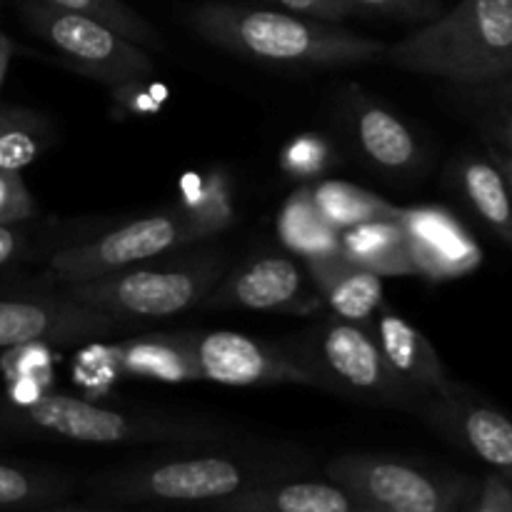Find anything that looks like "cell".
Here are the masks:
<instances>
[{
  "label": "cell",
  "mask_w": 512,
  "mask_h": 512,
  "mask_svg": "<svg viewBox=\"0 0 512 512\" xmlns=\"http://www.w3.org/2000/svg\"><path fill=\"white\" fill-rule=\"evenodd\" d=\"M195 445H175V453L118 465L85 480V498L65 510L120 508H200L228 495L280 478H298L313 458L295 445H250L188 453Z\"/></svg>",
  "instance_id": "obj_1"
},
{
  "label": "cell",
  "mask_w": 512,
  "mask_h": 512,
  "mask_svg": "<svg viewBox=\"0 0 512 512\" xmlns=\"http://www.w3.org/2000/svg\"><path fill=\"white\" fill-rule=\"evenodd\" d=\"M185 20L205 43L280 68H345L385 55L380 40L288 10L208 0L195 5Z\"/></svg>",
  "instance_id": "obj_2"
},
{
  "label": "cell",
  "mask_w": 512,
  "mask_h": 512,
  "mask_svg": "<svg viewBox=\"0 0 512 512\" xmlns=\"http://www.w3.org/2000/svg\"><path fill=\"white\" fill-rule=\"evenodd\" d=\"M0 433L80 445H220V423L160 410H118L65 393L0 398Z\"/></svg>",
  "instance_id": "obj_3"
},
{
  "label": "cell",
  "mask_w": 512,
  "mask_h": 512,
  "mask_svg": "<svg viewBox=\"0 0 512 512\" xmlns=\"http://www.w3.org/2000/svg\"><path fill=\"white\" fill-rule=\"evenodd\" d=\"M383 58L463 88L498 83L512 73V0H460L385 48Z\"/></svg>",
  "instance_id": "obj_4"
},
{
  "label": "cell",
  "mask_w": 512,
  "mask_h": 512,
  "mask_svg": "<svg viewBox=\"0 0 512 512\" xmlns=\"http://www.w3.org/2000/svg\"><path fill=\"white\" fill-rule=\"evenodd\" d=\"M228 268L230 258L225 250L198 243L195 250L175 258L160 255L103 278L58 288L88 308L143 325V320L173 318L198 310Z\"/></svg>",
  "instance_id": "obj_5"
},
{
  "label": "cell",
  "mask_w": 512,
  "mask_h": 512,
  "mask_svg": "<svg viewBox=\"0 0 512 512\" xmlns=\"http://www.w3.org/2000/svg\"><path fill=\"white\" fill-rule=\"evenodd\" d=\"M305 365L315 388L355 403L415 410L420 398L380 350L373 325L328 315L285 343Z\"/></svg>",
  "instance_id": "obj_6"
},
{
  "label": "cell",
  "mask_w": 512,
  "mask_h": 512,
  "mask_svg": "<svg viewBox=\"0 0 512 512\" xmlns=\"http://www.w3.org/2000/svg\"><path fill=\"white\" fill-rule=\"evenodd\" d=\"M325 478L353 498L358 512L468 510L475 480L433 470L418 460L385 453H343L325 465Z\"/></svg>",
  "instance_id": "obj_7"
},
{
  "label": "cell",
  "mask_w": 512,
  "mask_h": 512,
  "mask_svg": "<svg viewBox=\"0 0 512 512\" xmlns=\"http://www.w3.org/2000/svg\"><path fill=\"white\" fill-rule=\"evenodd\" d=\"M208 238H213L210 230L203 228L183 205H175L173 210L135 218L108 233L55 250L50 255L48 278L55 285L85 283L175 250L195 248Z\"/></svg>",
  "instance_id": "obj_8"
},
{
  "label": "cell",
  "mask_w": 512,
  "mask_h": 512,
  "mask_svg": "<svg viewBox=\"0 0 512 512\" xmlns=\"http://www.w3.org/2000/svg\"><path fill=\"white\" fill-rule=\"evenodd\" d=\"M23 18L40 40L58 50L63 63L103 85L133 78H150L155 60L148 48L125 38L103 20L73 10L55 8L40 0H20Z\"/></svg>",
  "instance_id": "obj_9"
},
{
  "label": "cell",
  "mask_w": 512,
  "mask_h": 512,
  "mask_svg": "<svg viewBox=\"0 0 512 512\" xmlns=\"http://www.w3.org/2000/svg\"><path fill=\"white\" fill-rule=\"evenodd\" d=\"M133 325L78 303L60 288L50 293H0V353L25 345H80Z\"/></svg>",
  "instance_id": "obj_10"
},
{
  "label": "cell",
  "mask_w": 512,
  "mask_h": 512,
  "mask_svg": "<svg viewBox=\"0 0 512 512\" xmlns=\"http://www.w3.org/2000/svg\"><path fill=\"white\" fill-rule=\"evenodd\" d=\"M198 310L318 315L325 313V305L303 260L283 253H260L243 260L238 268H228Z\"/></svg>",
  "instance_id": "obj_11"
},
{
  "label": "cell",
  "mask_w": 512,
  "mask_h": 512,
  "mask_svg": "<svg viewBox=\"0 0 512 512\" xmlns=\"http://www.w3.org/2000/svg\"><path fill=\"white\" fill-rule=\"evenodd\" d=\"M190 348L200 380L230 388L303 385L315 388L305 365L288 345L268 343L233 330H190Z\"/></svg>",
  "instance_id": "obj_12"
},
{
  "label": "cell",
  "mask_w": 512,
  "mask_h": 512,
  "mask_svg": "<svg viewBox=\"0 0 512 512\" xmlns=\"http://www.w3.org/2000/svg\"><path fill=\"white\" fill-rule=\"evenodd\" d=\"M410 260L418 278L430 283L463 278L483 263V250L468 228L443 205L400 210Z\"/></svg>",
  "instance_id": "obj_13"
},
{
  "label": "cell",
  "mask_w": 512,
  "mask_h": 512,
  "mask_svg": "<svg viewBox=\"0 0 512 512\" xmlns=\"http://www.w3.org/2000/svg\"><path fill=\"white\" fill-rule=\"evenodd\" d=\"M413 413L493 468L503 473L512 468V420L473 400L455 383L443 393L420 400Z\"/></svg>",
  "instance_id": "obj_14"
},
{
  "label": "cell",
  "mask_w": 512,
  "mask_h": 512,
  "mask_svg": "<svg viewBox=\"0 0 512 512\" xmlns=\"http://www.w3.org/2000/svg\"><path fill=\"white\" fill-rule=\"evenodd\" d=\"M345 123L360 158L370 168L390 178H413L420 173L425 150L418 135L398 113L365 95L360 88H350L345 95Z\"/></svg>",
  "instance_id": "obj_15"
},
{
  "label": "cell",
  "mask_w": 512,
  "mask_h": 512,
  "mask_svg": "<svg viewBox=\"0 0 512 512\" xmlns=\"http://www.w3.org/2000/svg\"><path fill=\"white\" fill-rule=\"evenodd\" d=\"M303 265L323 300L325 313L348 323L373 325L385 298L383 275L353 263L340 250L303 260Z\"/></svg>",
  "instance_id": "obj_16"
},
{
  "label": "cell",
  "mask_w": 512,
  "mask_h": 512,
  "mask_svg": "<svg viewBox=\"0 0 512 512\" xmlns=\"http://www.w3.org/2000/svg\"><path fill=\"white\" fill-rule=\"evenodd\" d=\"M373 333L390 368L415 390L420 400L443 393L453 385L433 343L385 303L375 313Z\"/></svg>",
  "instance_id": "obj_17"
},
{
  "label": "cell",
  "mask_w": 512,
  "mask_h": 512,
  "mask_svg": "<svg viewBox=\"0 0 512 512\" xmlns=\"http://www.w3.org/2000/svg\"><path fill=\"white\" fill-rule=\"evenodd\" d=\"M100 358L115 373L128 378H148L158 383H195L200 380L190 348V330L148 333L100 348Z\"/></svg>",
  "instance_id": "obj_18"
},
{
  "label": "cell",
  "mask_w": 512,
  "mask_h": 512,
  "mask_svg": "<svg viewBox=\"0 0 512 512\" xmlns=\"http://www.w3.org/2000/svg\"><path fill=\"white\" fill-rule=\"evenodd\" d=\"M208 512H358L353 498L333 480L280 478L208 503Z\"/></svg>",
  "instance_id": "obj_19"
},
{
  "label": "cell",
  "mask_w": 512,
  "mask_h": 512,
  "mask_svg": "<svg viewBox=\"0 0 512 512\" xmlns=\"http://www.w3.org/2000/svg\"><path fill=\"white\" fill-rule=\"evenodd\" d=\"M340 253L378 275H415L400 215L340 230Z\"/></svg>",
  "instance_id": "obj_20"
},
{
  "label": "cell",
  "mask_w": 512,
  "mask_h": 512,
  "mask_svg": "<svg viewBox=\"0 0 512 512\" xmlns=\"http://www.w3.org/2000/svg\"><path fill=\"white\" fill-rule=\"evenodd\" d=\"M80 480L53 468L0 463V508L65 510L78 495Z\"/></svg>",
  "instance_id": "obj_21"
},
{
  "label": "cell",
  "mask_w": 512,
  "mask_h": 512,
  "mask_svg": "<svg viewBox=\"0 0 512 512\" xmlns=\"http://www.w3.org/2000/svg\"><path fill=\"white\" fill-rule=\"evenodd\" d=\"M278 235L280 243L300 260L320 258L340 250V230H335L320 213L310 185L298 188L285 200L278 215Z\"/></svg>",
  "instance_id": "obj_22"
},
{
  "label": "cell",
  "mask_w": 512,
  "mask_h": 512,
  "mask_svg": "<svg viewBox=\"0 0 512 512\" xmlns=\"http://www.w3.org/2000/svg\"><path fill=\"white\" fill-rule=\"evenodd\" d=\"M458 183L470 208L495 235L512 245V193L503 170L493 160L465 158L458 165Z\"/></svg>",
  "instance_id": "obj_23"
},
{
  "label": "cell",
  "mask_w": 512,
  "mask_h": 512,
  "mask_svg": "<svg viewBox=\"0 0 512 512\" xmlns=\"http://www.w3.org/2000/svg\"><path fill=\"white\" fill-rule=\"evenodd\" d=\"M310 193H313L320 213L335 230L353 228V225L378 218H398L403 210L385 200L383 195L370 193V190L345 183V180H323L318 185H310Z\"/></svg>",
  "instance_id": "obj_24"
},
{
  "label": "cell",
  "mask_w": 512,
  "mask_h": 512,
  "mask_svg": "<svg viewBox=\"0 0 512 512\" xmlns=\"http://www.w3.org/2000/svg\"><path fill=\"white\" fill-rule=\"evenodd\" d=\"M55 128L45 115L25 108H0V168L23 170L53 145Z\"/></svg>",
  "instance_id": "obj_25"
},
{
  "label": "cell",
  "mask_w": 512,
  "mask_h": 512,
  "mask_svg": "<svg viewBox=\"0 0 512 512\" xmlns=\"http://www.w3.org/2000/svg\"><path fill=\"white\" fill-rule=\"evenodd\" d=\"M178 205H183L203 228H208L210 235L223 233L233 225V190L223 173L193 175L185 180L183 200Z\"/></svg>",
  "instance_id": "obj_26"
},
{
  "label": "cell",
  "mask_w": 512,
  "mask_h": 512,
  "mask_svg": "<svg viewBox=\"0 0 512 512\" xmlns=\"http://www.w3.org/2000/svg\"><path fill=\"white\" fill-rule=\"evenodd\" d=\"M40 3L55 5V8L73 10V13L90 15V18L103 20L105 25L123 33L125 38L135 40L138 45L148 48L150 53L163 50V38L158 30L143 18L135 8H130L123 0H40Z\"/></svg>",
  "instance_id": "obj_27"
},
{
  "label": "cell",
  "mask_w": 512,
  "mask_h": 512,
  "mask_svg": "<svg viewBox=\"0 0 512 512\" xmlns=\"http://www.w3.org/2000/svg\"><path fill=\"white\" fill-rule=\"evenodd\" d=\"M335 160H338V155H335L333 145L323 135L313 133L293 138L280 155L283 170L295 178H320L333 168Z\"/></svg>",
  "instance_id": "obj_28"
},
{
  "label": "cell",
  "mask_w": 512,
  "mask_h": 512,
  "mask_svg": "<svg viewBox=\"0 0 512 512\" xmlns=\"http://www.w3.org/2000/svg\"><path fill=\"white\" fill-rule=\"evenodd\" d=\"M353 13L378 15V18L398 20V23H428L443 13L440 0H345Z\"/></svg>",
  "instance_id": "obj_29"
},
{
  "label": "cell",
  "mask_w": 512,
  "mask_h": 512,
  "mask_svg": "<svg viewBox=\"0 0 512 512\" xmlns=\"http://www.w3.org/2000/svg\"><path fill=\"white\" fill-rule=\"evenodd\" d=\"M38 205L20 170L0 168V225H23L35 218Z\"/></svg>",
  "instance_id": "obj_30"
},
{
  "label": "cell",
  "mask_w": 512,
  "mask_h": 512,
  "mask_svg": "<svg viewBox=\"0 0 512 512\" xmlns=\"http://www.w3.org/2000/svg\"><path fill=\"white\" fill-rule=\"evenodd\" d=\"M110 95L120 113L155 115L160 113V105L165 100V88H153L145 83V78H133L110 85Z\"/></svg>",
  "instance_id": "obj_31"
},
{
  "label": "cell",
  "mask_w": 512,
  "mask_h": 512,
  "mask_svg": "<svg viewBox=\"0 0 512 512\" xmlns=\"http://www.w3.org/2000/svg\"><path fill=\"white\" fill-rule=\"evenodd\" d=\"M470 512H512V483L508 475L490 473L483 483L475 488L473 500L468 505Z\"/></svg>",
  "instance_id": "obj_32"
},
{
  "label": "cell",
  "mask_w": 512,
  "mask_h": 512,
  "mask_svg": "<svg viewBox=\"0 0 512 512\" xmlns=\"http://www.w3.org/2000/svg\"><path fill=\"white\" fill-rule=\"evenodd\" d=\"M268 3L278 5V10L323 20V23H343L350 15H355L345 0H268Z\"/></svg>",
  "instance_id": "obj_33"
},
{
  "label": "cell",
  "mask_w": 512,
  "mask_h": 512,
  "mask_svg": "<svg viewBox=\"0 0 512 512\" xmlns=\"http://www.w3.org/2000/svg\"><path fill=\"white\" fill-rule=\"evenodd\" d=\"M25 248L23 225H0V268L13 263Z\"/></svg>",
  "instance_id": "obj_34"
},
{
  "label": "cell",
  "mask_w": 512,
  "mask_h": 512,
  "mask_svg": "<svg viewBox=\"0 0 512 512\" xmlns=\"http://www.w3.org/2000/svg\"><path fill=\"white\" fill-rule=\"evenodd\" d=\"M493 130L500 135V140L505 143V150L512 153V98L498 105V110L493 113Z\"/></svg>",
  "instance_id": "obj_35"
},
{
  "label": "cell",
  "mask_w": 512,
  "mask_h": 512,
  "mask_svg": "<svg viewBox=\"0 0 512 512\" xmlns=\"http://www.w3.org/2000/svg\"><path fill=\"white\" fill-rule=\"evenodd\" d=\"M490 158H493V163L503 170L505 180H508V185H510V193H512V153L505 148H490Z\"/></svg>",
  "instance_id": "obj_36"
},
{
  "label": "cell",
  "mask_w": 512,
  "mask_h": 512,
  "mask_svg": "<svg viewBox=\"0 0 512 512\" xmlns=\"http://www.w3.org/2000/svg\"><path fill=\"white\" fill-rule=\"evenodd\" d=\"M10 58H13V40L0 30V88L5 83V75H8L10 68Z\"/></svg>",
  "instance_id": "obj_37"
},
{
  "label": "cell",
  "mask_w": 512,
  "mask_h": 512,
  "mask_svg": "<svg viewBox=\"0 0 512 512\" xmlns=\"http://www.w3.org/2000/svg\"><path fill=\"white\" fill-rule=\"evenodd\" d=\"M505 475H508V478H510V483H512V468H510V470H505Z\"/></svg>",
  "instance_id": "obj_38"
}]
</instances>
